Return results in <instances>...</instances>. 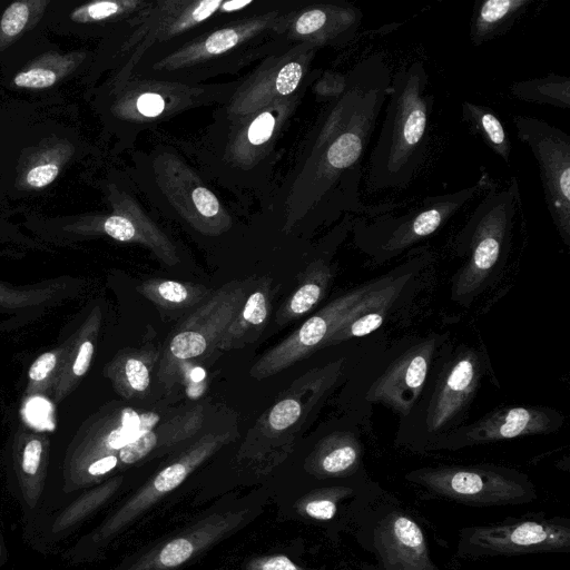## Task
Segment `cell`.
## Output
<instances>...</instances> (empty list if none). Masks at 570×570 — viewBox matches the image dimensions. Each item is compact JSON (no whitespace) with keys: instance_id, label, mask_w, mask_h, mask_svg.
Listing matches in <instances>:
<instances>
[{"instance_id":"6da1fadb","label":"cell","mask_w":570,"mask_h":570,"mask_svg":"<svg viewBox=\"0 0 570 570\" xmlns=\"http://www.w3.org/2000/svg\"><path fill=\"white\" fill-rule=\"evenodd\" d=\"M433 104L422 61L392 73L384 119L368 157L367 193L404 189L414 179L426 154Z\"/></svg>"},{"instance_id":"7a4b0ae2","label":"cell","mask_w":570,"mask_h":570,"mask_svg":"<svg viewBox=\"0 0 570 570\" xmlns=\"http://www.w3.org/2000/svg\"><path fill=\"white\" fill-rule=\"evenodd\" d=\"M458 243L466 256L459 271L453 298L473 295L507 256L515 228L523 223L524 207L518 177L493 178L476 198Z\"/></svg>"},{"instance_id":"3957f363","label":"cell","mask_w":570,"mask_h":570,"mask_svg":"<svg viewBox=\"0 0 570 570\" xmlns=\"http://www.w3.org/2000/svg\"><path fill=\"white\" fill-rule=\"evenodd\" d=\"M491 178L482 169L479 179L471 186L426 196L406 213L395 215L393 209L360 216L354 222L357 237L376 257L391 258L440 230L481 195Z\"/></svg>"},{"instance_id":"277c9868","label":"cell","mask_w":570,"mask_h":570,"mask_svg":"<svg viewBox=\"0 0 570 570\" xmlns=\"http://www.w3.org/2000/svg\"><path fill=\"white\" fill-rule=\"evenodd\" d=\"M249 281H235L212 293L174 331L159 358L158 377L173 384L184 363L217 351L228 326L242 308Z\"/></svg>"},{"instance_id":"5b68a950","label":"cell","mask_w":570,"mask_h":570,"mask_svg":"<svg viewBox=\"0 0 570 570\" xmlns=\"http://www.w3.org/2000/svg\"><path fill=\"white\" fill-rule=\"evenodd\" d=\"M518 138L531 150L539 168L543 198L564 244H570V136L537 117L512 118Z\"/></svg>"},{"instance_id":"8992f818","label":"cell","mask_w":570,"mask_h":570,"mask_svg":"<svg viewBox=\"0 0 570 570\" xmlns=\"http://www.w3.org/2000/svg\"><path fill=\"white\" fill-rule=\"evenodd\" d=\"M383 281L358 286L328 303L286 338L266 351L250 367V376L262 380L275 375L324 347L327 338L360 302Z\"/></svg>"},{"instance_id":"52a82bcc","label":"cell","mask_w":570,"mask_h":570,"mask_svg":"<svg viewBox=\"0 0 570 570\" xmlns=\"http://www.w3.org/2000/svg\"><path fill=\"white\" fill-rule=\"evenodd\" d=\"M228 439L226 433H208L191 444L180 456L161 469L137 493H135L104 528V533L112 534L135 518L145 512L174 489L178 488L186 478L203 462L220 449Z\"/></svg>"},{"instance_id":"ba28073f","label":"cell","mask_w":570,"mask_h":570,"mask_svg":"<svg viewBox=\"0 0 570 570\" xmlns=\"http://www.w3.org/2000/svg\"><path fill=\"white\" fill-rule=\"evenodd\" d=\"M420 480L445 497L473 503L515 501L525 494L513 480L490 470L443 468L420 472Z\"/></svg>"},{"instance_id":"9c48e42d","label":"cell","mask_w":570,"mask_h":570,"mask_svg":"<svg viewBox=\"0 0 570 570\" xmlns=\"http://www.w3.org/2000/svg\"><path fill=\"white\" fill-rule=\"evenodd\" d=\"M247 511H226L210 515L189 531L158 544L136 560L128 570H174L191 559L210 543L236 529Z\"/></svg>"},{"instance_id":"30bf717a","label":"cell","mask_w":570,"mask_h":570,"mask_svg":"<svg viewBox=\"0 0 570 570\" xmlns=\"http://www.w3.org/2000/svg\"><path fill=\"white\" fill-rule=\"evenodd\" d=\"M433 350L434 342L429 341L413 346L396 358L372 385L370 400L406 414L421 394Z\"/></svg>"},{"instance_id":"8fae6325","label":"cell","mask_w":570,"mask_h":570,"mask_svg":"<svg viewBox=\"0 0 570 570\" xmlns=\"http://www.w3.org/2000/svg\"><path fill=\"white\" fill-rule=\"evenodd\" d=\"M470 542L487 552L533 553L568 548L570 531L562 525L523 521L476 529L472 532Z\"/></svg>"},{"instance_id":"7c38bea8","label":"cell","mask_w":570,"mask_h":570,"mask_svg":"<svg viewBox=\"0 0 570 570\" xmlns=\"http://www.w3.org/2000/svg\"><path fill=\"white\" fill-rule=\"evenodd\" d=\"M376 542L387 570H435L420 527L405 515H389L377 529Z\"/></svg>"},{"instance_id":"4fadbf2b","label":"cell","mask_w":570,"mask_h":570,"mask_svg":"<svg viewBox=\"0 0 570 570\" xmlns=\"http://www.w3.org/2000/svg\"><path fill=\"white\" fill-rule=\"evenodd\" d=\"M479 360L473 352L461 354L448 368L432 399L428 424L436 431L466 404L479 380Z\"/></svg>"},{"instance_id":"5bb4252c","label":"cell","mask_w":570,"mask_h":570,"mask_svg":"<svg viewBox=\"0 0 570 570\" xmlns=\"http://www.w3.org/2000/svg\"><path fill=\"white\" fill-rule=\"evenodd\" d=\"M556 423L552 411L543 407L515 406L493 412L470 426L464 435L471 443L500 441L546 433Z\"/></svg>"},{"instance_id":"9a60e30c","label":"cell","mask_w":570,"mask_h":570,"mask_svg":"<svg viewBox=\"0 0 570 570\" xmlns=\"http://www.w3.org/2000/svg\"><path fill=\"white\" fill-rule=\"evenodd\" d=\"M271 311V281L261 279L256 289L247 294L242 308L223 335L217 351H232L254 343L265 330Z\"/></svg>"},{"instance_id":"2e32d148","label":"cell","mask_w":570,"mask_h":570,"mask_svg":"<svg viewBox=\"0 0 570 570\" xmlns=\"http://www.w3.org/2000/svg\"><path fill=\"white\" fill-rule=\"evenodd\" d=\"M396 294V284L384 279L360 302L327 338L325 346L364 336L377 330L382 325Z\"/></svg>"},{"instance_id":"e0dca14e","label":"cell","mask_w":570,"mask_h":570,"mask_svg":"<svg viewBox=\"0 0 570 570\" xmlns=\"http://www.w3.org/2000/svg\"><path fill=\"white\" fill-rule=\"evenodd\" d=\"M533 2L534 0H476L470 21L471 43L478 47L504 36Z\"/></svg>"},{"instance_id":"ac0fdd59","label":"cell","mask_w":570,"mask_h":570,"mask_svg":"<svg viewBox=\"0 0 570 570\" xmlns=\"http://www.w3.org/2000/svg\"><path fill=\"white\" fill-rule=\"evenodd\" d=\"M159 361V352L142 347L121 355L114 367V379L126 397H141L150 386L151 371Z\"/></svg>"},{"instance_id":"d6986e66","label":"cell","mask_w":570,"mask_h":570,"mask_svg":"<svg viewBox=\"0 0 570 570\" xmlns=\"http://www.w3.org/2000/svg\"><path fill=\"white\" fill-rule=\"evenodd\" d=\"M462 119L468 127L504 163L511 159L512 144L498 115L484 105L464 101Z\"/></svg>"},{"instance_id":"ffe728a7","label":"cell","mask_w":570,"mask_h":570,"mask_svg":"<svg viewBox=\"0 0 570 570\" xmlns=\"http://www.w3.org/2000/svg\"><path fill=\"white\" fill-rule=\"evenodd\" d=\"M138 292L165 309H186L203 303L212 294L204 285L159 278L142 282Z\"/></svg>"},{"instance_id":"44dd1931","label":"cell","mask_w":570,"mask_h":570,"mask_svg":"<svg viewBox=\"0 0 570 570\" xmlns=\"http://www.w3.org/2000/svg\"><path fill=\"white\" fill-rule=\"evenodd\" d=\"M330 279L331 272L326 266H315L279 307L275 316L276 324L285 326L307 314L322 299Z\"/></svg>"},{"instance_id":"7402d4cb","label":"cell","mask_w":570,"mask_h":570,"mask_svg":"<svg viewBox=\"0 0 570 570\" xmlns=\"http://www.w3.org/2000/svg\"><path fill=\"white\" fill-rule=\"evenodd\" d=\"M509 91L514 98L525 102L570 108V78L567 76L548 73L541 78L514 81Z\"/></svg>"},{"instance_id":"603a6c76","label":"cell","mask_w":570,"mask_h":570,"mask_svg":"<svg viewBox=\"0 0 570 570\" xmlns=\"http://www.w3.org/2000/svg\"><path fill=\"white\" fill-rule=\"evenodd\" d=\"M358 459V445L348 434H334L322 442L316 452V464L325 474L350 470Z\"/></svg>"},{"instance_id":"cb8c5ba5","label":"cell","mask_w":570,"mask_h":570,"mask_svg":"<svg viewBox=\"0 0 570 570\" xmlns=\"http://www.w3.org/2000/svg\"><path fill=\"white\" fill-rule=\"evenodd\" d=\"M302 414V404L295 397L278 401L268 412L266 423L273 432H282L295 424Z\"/></svg>"},{"instance_id":"d4e9b609","label":"cell","mask_w":570,"mask_h":570,"mask_svg":"<svg viewBox=\"0 0 570 570\" xmlns=\"http://www.w3.org/2000/svg\"><path fill=\"white\" fill-rule=\"evenodd\" d=\"M159 446V434L157 429L141 433L137 439L121 448L118 452V460L125 465L134 464Z\"/></svg>"},{"instance_id":"484cf974","label":"cell","mask_w":570,"mask_h":570,"mask_svg":"<svg viewBox=\"0 0 570 570\" xmlns=\"http://www.w3.org/2000/svg\"><path fill=\"white\" fill-rule=\"evenodd\" d=\"M29 18V8L24 2H14L10 4L1 19L0 27L6 36L13 37L19 35L26 27Z\"/></svg>"},{"instance_id":"4316f807","label":"cell","mask_w":570,"mask_h":570,"mask_svg":"<svg viewBox=\"0 0 570 570\" xmlns=\"http://www.w3.org/2000/svg\"><path fill=\"white\" fill-rule=\"evenodd\" d=\"M57 80V75L49 69L36 68L18 73L13 82L18 87L42 89L52 86Z\"/></svg>"},{"instance_id":"83f0119b","label":"cell","mask_w":570,"mask_h":570,"mask_svg":"<svg viewBox=\"0 0 570 570\" xmlns=\"http://www.w3.org/2000/svg\"><path fill=\"white\" fill-rule=\"evenodd\" d=\"M302 66L298 62H289L282 68L276 78V89L281 95H289L299 83Z\"/></svg>"},{"instance_id":"f1b7e54d","label":"cell","mask_w":570,"mask_h":570,"mask_svg":"<svg viewBox=\"0 0 570 570\" xmlns=\"http://www.w3.org/2000/svg\"><path fill=\"white\" fill-rule=\"evenodd\" d=\"M104 229L109 236L120 242L131 240L136 236V228L132 223L118 215L107 218Z\"/></svg>"},{"instance_id":"f546056e","label":"cell","mask_w":570,"mask_h":570,"mask_svg":"<svg viewBox=\"0 0 570 570\" xmlns=\"http://www.w3.org/2000/svg\"><path fill=\"white\" fill-rule=\"evenodd\" d=\"M275 119L269 112L261 114L249 126L248 139L254 145L265 142L272 135Z\"/></svg>"},{"instance_id":"4dcf8cb0","label":"cell","mask_w":570,"mask_h":570,"mask_svg":"<svg viewBox=\"0 0 570 570\" xmlns=\"http://www.w3.org/2000/svg\"><path fill=\"white\" fill-rule=\"evenodd\" d=\"M59 168L55 164H42L31 168L26 177L27 184L33 188L46 187L58 176Z\"/></svg>"},{"instance_id":"1f68e13d","label":"cell","mask_w":570,"mask_h":570,"mask_svg":"<svg viewBox=\"0 0 570 570\" xmlns=\"http://www.w3.org/2000/svg\"><path fill=\"white\" fill-rule=\"evenodd\" d=\"M238 41V35L233 29H223L218 30L205 42V48L210 53H222L232 47H234Z\"/></svg>"},{"instance_id":"d6a6232c","label":"cell","mask_w":570,"mask_h":570,"mask_svg":"<svg viewBox=\"0 0 570 570\" xmlns=\"http://www.w3.org/2000/svg\"><path fill=\"white\" fill-rule=\"evenodd\" d=\"M193 200L197 210L205 217L215 216L219 210L217 198L204 187H198L194 190Z\"/></svg>"},{"instance_id":"836d02e7","label":"cell","mask_w":570,"mask_h":570,"mask_svg":"<svg viewBox=\"0 0 570 570\" xmlns=\"http://www.w3.org/2000/svg\"><path fill=\"white\" fill-rule=\"evenodd\" d=\"M42 453V444L39 440L29 441L22 453V470L27 474H36L38 471Z\"/></svg>"},{"instance_id":"e575fe53","label":"cell","mask_w":570,"mask_h":570,"mask_svg":"<svg viewBox=\"0 0 570 570\" xmlns=\"http://www.w3.org/2000/svg\"><path fill=\"white\" fill-rule=\"evenodd\" d=\"M305 513L317 520H330L336 513V504L330 499H314L304 507Z\"/></svg>"},{"instance_id":"d590c367","label":"cell","mask_w":570,"mask_h":570,"mask_svg":"<svg viewBox=\"0 0 570 570\" xmlns=\"http://www.w3.org/2000/svg\"><path fill=\"white\" fill-rule=\"evenodd\" d=\"M57 362L55 353L47 352L40 355L29 368V377L33 381H41L53 370Z\"/></svg>"},{"instance_id":"8d00e7d4","label":"cell","mask_w":570,"mask_h":570,"mask_svg":"<svg viewBox=\"0 0 570 570\" xmlns=\"http://www.w3.org/2000/svg\"><path fill=\"white\" fill-rule=\"evenodd\" d=\"M164 99L157 94H144L137 100V108L144 116L155 117L164 109Z\"/></svg>"},{"instance_id":"74e56055","label":"cell","mask_w":570,"mask_h":570,"mask_svg":"<svg viewBox=\"0 0 570 570\" xmlns=\"http://www.w3.org/2000/svg\"><path fill=\"white\" fill-rule=\"evenodd\" d=\"M94 354V344L91 341H85L78 351V354L76 356L72 371L77 376H82L91 362Z\"/></svg>"},{"instance_id":"f35d334b","label":"cell","mask_w":570,"mask_h":570,"mask_svg":"<svg viewBox=\"0 0 570 570\" xmlns=\"http://www.w3.org/2000/svg\"><path fill=\"white\" fill-rule=\"evenodd\" d=\"M256 570H301L288 558L284 556H272L264 558L256 564Z\"/></svg>"},{"instance_id":"ab89813d","label":"cell","mask_w":570,"mask_h":570,"mask_svg":"<svg viewBox=\"0 0 570 570\" xmlns=\"http://www.w3.org/2000/svg\"><path fill=\"white\" fill-rule=\"evenodd\" d=\"M119 463L118 456L108 455L92 461L87 472L90 476L98 478L112 471Z\"/></svg>"},{"instance_id":"60d3db41","label":"cell","mask_w":570,"mask_h":570,"mask_svg":"<svg viewBox=\"0 0 570 570\" xmlns=\"http://www.w3.org/2000/svg\"><path fill=\"white\" fill-rule=\"evenodd\" d=\"M117 11L118 4L111 1L94 2L86 8L87 16L94 20L107 18Z\"/></svg>"},{"instance_id":"b9f144b4","label":"cell","mask_w":570,"mask_h":570,"mask_svg":"<svg viewBox=\"0 0 570 570\" xmlns=\"http://www.w3.org/2000/svg\"><path fill=\"white\" fill-rule=\"evenodd\" d=\"M220 4V1H203L194 10L193 18L195 21H202L208 18L212 13H214L217 7Z\"/></svg>"},{"instance_id":"7bdbcfd3","label":"cell","mask_w":570,"mask_h":570,"mask_svg":"<svg viewBox=\"0 0 570 570\" xmlns=\"http://www.w3.org/2000/svg\"><path fill=\"white\" fill-rule=\"evenodd\" d=\"M252 1H228V2H225L223 4V9L225 11H232V10H237V9H240L247 4H249Z\"/></svg>"}]
</instances>
